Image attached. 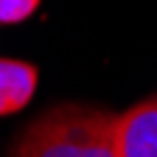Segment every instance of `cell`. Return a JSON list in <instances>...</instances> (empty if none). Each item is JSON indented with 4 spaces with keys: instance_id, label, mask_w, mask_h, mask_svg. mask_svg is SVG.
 Here are the masks:
<instances>
[{
    "instance_id": "1",
    "label": "cell",
    "mask_w": 157,
    "mask_h": 157,
    "mask_svg": "<svg viewBox=\"0 0 157 157\" xmlns=\"http://www.w3.org/2000/svg\"><path fill=\"white\" fill-rule=\"evenodd\" d=\"M115 121L95 104H53L14 137L6 157H118Z\"/></svg>"
},
{
    "instance_id": "2",
    "label": "cell",
    "mask_w": 157,
    "mask_h": 157,
    "mask_svg": "<svg viewBox=\"0 0 157 157\" xmlns=\"http://www.w3.org/2000/svg\"><path fill=\"white\" fill-rule=\"evenodd\" d=\"M118 157H157V95L132 104L115 121Z\"/></svg>"
},
{
    "instance_id": "3",
    "label": "cell",
    "mask_w": 157,
    "mask_h": 157,
    "mask_svg": "<svg viewBox=\"0 0 157 157\" xmlns=\"http://www.w3.org/2000/svg\"><path fill=\"white\" fill-rule=\"evenodd\" d=\"M39 70L25 59L0 56V115H14L31 104Z\"/></svg>"
},
{
    "instance_id": "4",
    "label": "cell",
    "mask_w": 157,
    "mask_h": 157,
    "mask_svg": "<svg viewBox=\"0 0 157 157\" xmlns=\"http://www.w3.org/2000/svg\"><path fill=\"white\" fill-rule=\"evenodd\" d=\"M42 0H0V23L3 25H14L23 23L31 14H36Z\"/></svg>"
}]
</instances>
